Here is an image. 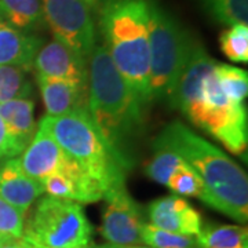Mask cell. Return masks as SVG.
<instances>
[{
    "label": "cell",
    "instance_id": "obj_22",
    "mask_svg": "<svg viewBox=\"0 0 248 248\" xmlns=\"http://www.w3.org/2000/svg\"><path fill=\"white\" fill-rule=\"evenodd\" d=\"M211 17L223 25L247 24L248 0H200Z\"/></svg>",
    "mask_w": 248,
    "mask_h": 248
},
{
    "label": "cell",
    "instance_id": "obj_20",
    "mask_svg": "<svg viewBox=\"0 0 248 248\" xmlns=\"http://www.w3.org/2000/svg\"><path fill=\"white\" fill-rule=\"evenodd\" d=\"M32 69L18 65H0V104L32 95Z\"/></svg>",
    "mask_w": 248,
    "mask_h": 248
},
{
    "label": "cell",
    "instance_id": "obj_24",
    "mask_svg": "<svg viewBox=\"0 0 248 248\" xmlns=\"http://www.w3.org/2000/svg\"><path fill=\"white\" fill-rule=\"evenodd\" d=\"M167 187L175 196L179 197H199L202 199L204 193L203 181L196 174V171L187 163H182L177 171L170 177L167 182Z\"/></svg>",
    "mask_w": 248,
    "mask_h": 248
},
{
    "label": "cell",
    "instance_id": "obj_10",
    "mask_svg": "<svg viewBox=\"0 0 248 248\" xmlns=\"http://www.w3.org/2000/svg\"><path fill=\"white\" fill-rule=\"evenodd\" d=\"M68 156V155H66ZM45 193L55 199L90 204L104 199L105 190L76 161L68 156L62 169L42 182Z\"/></svg>",
    "mask_w": 248,
    "mask_h": 248
},
{
    "label": "cell",
    "instance_id": "obj_25",
    "mask_svg": "<svg viewBox=\"0 0 248 248\" xmlns=\"http://www.w3.org/2000/svg\"><path fill=\"white\" fill-rule=\"evenodd\" d=\"M221 50L232 62L248 61V27L236 24L221 35Z\"/></svg>",
    "mask_w": 248,
    "mask_h": 248
},
{
    "label": "cell",
    "instance_id": "obj_9",
    "mask_svg": "<svg viewBox=\"0 0 248 248\" xmlns=\"http://www.w3.org/2000/svg\"><path fill=\"white\" fill-rule=\"evenodd\" d=\"M104 199L107 207L102 215V237L113 246H140L145 223L142 210L130 196L124 182L109 187Z\"/></svg>",
    "mask_w": 248,
    "mask_h": 248
},
{
    "label": "cell",
    "instance_id": "obj_17",
    "mask_svg": "<svg viewBox=\"0 0 248 248\" xmlns=\"http://www.w3.org/2000/svg\"><path fill=\"white\" fill-rule=\"evenodd\" d=\"M35 102L29 98L0 104V117L19 155L25 151L36 133Z\"/></svg>",
    "mask_w": 248,
    "mask_h": 248
},
{
    "label": "cell",
    "instance_id": "obj_32",
    "mask_svg": "<svg viewBox=\"0 0 248 248\" xmlns=\"http://www.w3.org/2000/svg\"><path fill=\"white\" fill-rule=\"evenodd\" d=\"M93 248H117V246H113V244H102V246H94Z\"/></svg>",
    "mask_w": 248,
    "mask_h": 248
},
{
    "label": "cell",
    "instance_id": "obj_4",
    "mask_svg": "<svg viewBox=\"0 0 248 248\" xmlns=\"http://www.w3.org/2000/svg\"><path fill=\"white\" fill-rule=\"evenodd\" d=\"M46 124L54 140L58 142L73 161L90 177L94 178L107 192L109 187L124 182V166L108 146L89 112H76L63 116H47Z\"/></svg>",
    "mask_w": 248,
    "mask_h": 248
},
{
    "label": "cell",
    "instance_id": "obj_29",
    "mask_svg": "<svg viewBox=\"0 0 248 248\" xmlns=\"http://www.w3.org/2000/svg\"><path fill=\"white\" fill-rule=\"evenodd\" d=\"M0 248H33L31 243H28L24 237L14 239V237H4L1 241Z\"/></svg>",
    "mask_w": 248,
    "mask_h": 248
},
{
    "label": "cell",
    "instance_id": "obj_15",
    "mask_svg": "<svg viewBox=\"0 0 248 248\" xmlns=\"http://www.w3.org/2000/svg\"><path fill=\"white\" fill-rule=\"evenodd\" d=\"M45 193L43 184L28 177L18 157L0 163V197L27 214L35 200Z\"/></svg>",
    "mask_w": 248,
    "mask_h": 248
},
{
    "label": "cell",
    "instance_id": "obj_7",
    "mask_svg": "<svg viewBox=\"0 0 248 248\" xmlns=\"http://www.w3.org/2000/svg\"><path fill=\"white\" fill-rule=\"evenodd\" d=\"M24 239L33 247L91 248L93 226L83 205L71 200L43 197L24 228Z\"/></svg>",
    "mask_w": 248,
    "mask_h": 248
},
{
    "label": "cell",
    "instance_id": "obj_13",
    "mask_svg": "<svg viewBox=\"0 0 248 248\" xmlns=\"http://www.w3.org/2000/svg\"><path fill=\"white\" fill-rule=\"evenodd\" d=\"M148 214L151 225L178 234L196 237L203 228L202 215L179 196H167L152 202Z\"/></svg>",
    "mask_w": 248,
    "mask_h": 248
},
{
    "label": "cell",
    "instance_id": "obj_23",
    "mask_svg": "<svg viewBox=\"0 0 248 248\" xmlns=\"http://www.w3.org/2000/svg\"><path fill=\"white\" fill-rule=\"evenodd\" d=\"M141 239L142 243L152 248H199L193 236L163 231L151 223H143Z\"/></svg>",
    "mask_w": 248,
    "mask_h": 248
},
{
    "label": "cell",
    "instance_id": "obj_34",
    "mask_svg": "<svg viewBox=\"0 0 248 248\" xmlns=\"http://www.w3.org/2000/svg\"><path fill=\"white\" fill-rule=\"evenodd\" d=\"M33 248H45V247H33ZM91 248H93V247H91Z\"/></svg>",
    "mask_w": 248,
    "mask_h": 248
},
{
    "label": "cell",
    "instance_id": "obj_21",
    "mask_svg": "<svg viewBox=\"0 0 248 248\" xmlns=\"http://www.w3.org/2000/svg\"><path fill=\"white\" fill-rule=\"evenodd\" d=\"M214 75L226 97L236 104H244L248 94L247 72L232 65L217 62Z\"/></svg>",
    "mask_w": 248,
    "mask_h": 248
},
{
    "label": "cell",
    "instance_id": "obj_3",
    "mask_svg": "<svg viewBox=\"0 0 248 248\" xmlns=\"http://www.w3.org/2000/svg\"><path fill=\"white\" fill-rule=\"evenodd\" d=\"M99 29L112 61L124 80L149 102L148 0H101Z\"/></svg>",
    "mask_w": 248,
    "mask_h": 248
},
{
    "label": "cell",
    "instance_id": "obj_6",
    "mask_svg": "<svg viewBox=\"0 0 248 248\" xmlns=\"http://www.w3.org/2000/svg\"><path fill=\"white\" fill-rule=\"evenodd\" d=\"M181 112L233 155H241L247 149V110L244 104H236L222 93L214 69L203 79L197 95Z\"/></svg>",
    "mask_w": 248,
    "mask_h": 248
},
{
    "label": "cell",
    "instance_id": "obj_11",
    "mask_svg": "<svg viewBox=\"0 0 248 248\" xmlns=\"http://www.w3.org/2000/svg\"><path fill=\"white\" fill-rule=\"evenodd\" d=\"M32 68L35 69L36 75L45 78L87 84V60L81 58L57 39L40 47Z\"/></svg>",
    "mask_w": 248,
    "mask_h": 248
},
{
    "label": "cell",
    "instance_id": "obj_30",
    "mask_svg": "<svg viewBox=\"0 0 248 248\" xmlns=\"http://www.w3.org/2000/svg\"><path fill=\"white\" fill-rule=\"evenodd\" d=\"M81 1H84L86 4H89L90 7H97L101 0H81Z\"/></svg>",
    "mask_w": 248,
    "mask_h": 248
},
{
    "label": "cell",
    "instance_id": "obj_27",
    "mask_svg": "<svg viewBox=\"0 0 248 248\" xmlns=\"http://www.w3.org/2000/svg\"><path fill=\"white\" fill-rule=\"evenodd\" d=\"M25 214L0 197V237H24Z\"/></svg>",
    "mask_w": 248,
    "mask_h": 248
},
{
    "label": "cell",
    "instance_id": "obj_14",
    "mask_svg": "<svg viewBox=\"0 0 248 248\" xmlns=\"http://www.w3.org/2000/svg\"><path fill=\"white\" fill-rule=\"evenodd\" d=\"M36 83L45 102L47 116L89 112V87L65 80L36 75Z\"/></svg>",
    "mask_w": 248,
    "mask_h": 248
},
{
    "label": "cell",
    "instance_id": "obj_26",
    "mask_svg": "<svg viewBox=\"0 0 248 248\" xmlns=\"http://www.w3.org/2000/svg\"><path fill=\"white\" fill-rule=\"evenodd\" d=\"M184 163L178 155L170 151H157L153 159L146 164V175L160 185H167L170 177L177 171V169Z\"/></svg>",
    "mask_w": 248,
    "mask_h": 248
},
{
    "label": "cell",
    "instance_id": "obj_16",
    "mask_svg": "<svg viewBox=\"0 0 248 248\" xmlns=\"http://www.w3.org/2000/svg\"><path fill=\"white\" fill-rule=\"evenodd\" d=\"M42 39L0 19V65H18L33 71V60Z\"/></svg>",
    "mask_w": 248,
    "mask_h": 248
},
{
    "label": "cell",
    "instance_id": "obj_8",
    "mask_svg": "<svg viewBox=\"0 0 248 248\" xmlns=\"http://www.w3.org/2000/svg\"><path fill=\"white\" fill-rule=\"evenodd\" d=\"M45 22L54 39L87 60L97 45L91 7L81 0H42Z\"/></svg>",
    "mask_w": 248,
    "mask_h": 248
},
{
    "label": "cell",
    "instance_id": "obj_1",
    "mask_svg": "<svg viewBox=\"0 0 248 248\" xmlns=\"http://www.w3.org/2000/svg\"><path fill=\"white\" fill-rule=\"evenodd\" d=\"M155 148L175 153L195 170L203 181L202 200L207 205L236 221L247 222V175L226 153L179 122L163 128Z\"/></svg>",
    "mask_w": 248,
    "mask_h": 248
},
{
    "label": "cell",
    "instance_id": "obj_5",
    "mask_svg": "<svg viewBox=\"0 0 248 248\" xmlns=\"http://www.w3.org/2000/svg\"><path fill=\"white\" fill-rule=\"evenodd\" d=\"M148 31L151 101L171 104L178 79L196 40L155 0H148Z\"/></svg>",
    "mask_w": 248,
    "mask_h": 248
},
{
    "label": "cell",
    "instance_id": "obj_31",
    "mask_svg": "<svg viewBox=\"0 0 248 248\" xmlns=\"http://www.w3.org/2000/svg\"><path fill=\"white\" fill-rule=\"evenodd\" d=\"M117 248H152L148 246H117Z\"/></svg>",
    "mask_w": 248,
    "mask_h": 248
},
{
    "label": "cell",
    "instance_id": "obj_2",
    "mask_svg": "<svg viewBox=\"0 0 248 248\" xmlns=\"http://www.w3.org/2000/svg\"><path fill=\"white\" fill-rule=\"evenodd\" d=\"M89 115L116 157L127 167L124 149L143 120V102L117 71L107 47L95 45L87 58Z\"/></svg>",
    "mask_w": 248,
    "mask_h": 248
},
{
    "label": "cell",
    "instance_id": "obj_19",
    "mask_svg": "<svg viewBox=\"0 0 248 248\" xmlns=\"http://www.w3.org/2000/svg\"><path fill=\"white\" fill-rule=\"evenodd\" d=\"M199 248H248L246 228L236 225H208L196 236Z\"/></svg>",
    "mask_w": 248,
    "mask_h": 248
},
{
    "label": "cell",
    "instance_id": "obj_18",
    "mask_svg": "<svg viewBox=\"0 0 248 248\" xmlns=\"http://www.w3.org/2000/svg\"><path fill=\"white\" fill-rule=\"evenodd\" d=\"M0 18L25 32L46 24L42 0H0Z\"/></svg>",
    "mask_w": 248,
    "mask_h": 248
},
{
    "label": "cell",
    "instance_id": "obj_28",
    "mask_svg": "<svg viewBox=\"0 0 248 248\" xmlns=\"http://www.w3.org/2000/svg\"><path fill=\"white\" fill-rule=\"evenodd\" d=\"M17 156H19V152L17 151L13 140L10 138L7 128H6V125L0 117V161L13 159Z\"/></svg>",
    "mask_w": 248,
    "mask_h": 248
},
{
    "label": "cell",
    "instance_id": "obj_12",
    "mask_svg": "<svg viewBox=\"0 0 248 248\" xmlns=\"http://www.w3.org/2000/svg\"><path fill=\"white\" fill-rule=\"evenodd\" d=\"M18 157L21 167L28 177L43 182L46 178L58 172L62 169L68 156L62 151L58 142L40 120L31 143Z\"/></svg>",
    "mask_w": 248,
    "mask_h": 248
},
{
    "label": "cell",
    "instance_id": "obj_33",
    "mask_svg": "<svg viewBox=\"0 0 248 248\" xmlns=\"http://www.w3.org/2000/svg\"><path fill=\"white\" fill-rule=\"evenodd\" d=\"M3 239H4V237H0V246H1V241H3Z\"/></svg>",
    "mask_w": 248,
    "mask_h": 248
}]
</instances>
